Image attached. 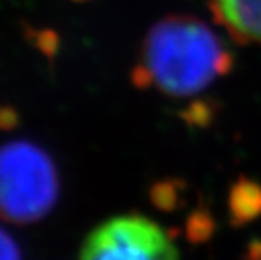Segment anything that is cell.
Returning a JSON list of instances; mask_svg holds the SVG:
<instances>
[{
    "instance_id": "5",
    "label": "cell",
    "mask_w": 261,
    "mask_h": 260,
    "mask_svg": "<svg viewBox=\"0 0 261 260\" xmlns=\"http://www.w3.org/2000/svg\"><path fill=\"white\" fill-rule=\"evenodd\" d=\"M231 223L243 226L261 217V186L248 178H241L229 193Z\"/></svg>"
},
{
    "instance_id": "2",
    "label": "cell",
    "mask_w": 261,
    "mask_h": 260,
    "mask_svg": "<svg viewBox=\"0 0 261 260\" xmlns=\"http://www.w3.org/2000/svg\"><path fill=\"white\" fill-rule=\"evenodd\" d=\"M59 198V178L53 157L29 140L0 147V218L15 225L42 220Z\"/></svg>"
},
{
    "instance_id": "3",
    "label": "cell",
    "mask_w": 261,
    "mask_h": 260,
    "mask_svg": "<svg viewBox=\"0 0 261 260\" xmlns=\"http://www.w3.org/2000/svg\"><path fill=\"white\" fill-rule=\"evenodd\" d=\"M80 260H179L174 240L155 221L125 215L94 228Z\"/></svg>"
},
{
    "instance_id": "8",
    "label": "cell",
    "mask_w": 261,
    "mask_h": 260,
    "mask_svg": "<svg viewBox=\"0 0 261 260\" xmlns=\"http://www.w3.org/2000/svg\"><path fill=\"white\" fill-rule=\"evenodd\" d=\"M0 260H20V248L14 237L0 228Z\"/></svg>"
},
{
    "instance_id": "6",
    "label": "cell",
    "mask_w": 261,
    "mask_h": 260,
    "mask_svg": "<svg viewBox=\"0 0 261 260\" xmlns=\"http://www.w3.org/2000/svg\"><path fill=\"white\" fill-rule=\"evenodd\" d=\"M150 198L157 208L170 211L177 208V203H179V187H175L172 181H160L152 187Z\"/></svg>"
},
{
    "instance_id": "9",
    "label": "cell",
    "mask_w": 261,
    "mask_h": 260,
    "mask_svg": "<svg viewBox=\"0 0 261 260\" xmlns=\"http://www.w3.org/2000/svg\"><path fill=\"white\" fill-rule=\"evenodd\" d=\"M184 117L187 122H191V124L205 125L211 119H213V112H211V108L205 103H199V105H194L192 108H189V112L184 115Z\"/></svg>"
},
{
    "instance_id": "7",
    "label": "cell",
    "mask_w": 261,
    "mask_h": 260,
    "mask_svg": "<svg viewBox=\"0 0 261 260\" xmlns=\"http://www.w3.org/2000/svg\"><path fill=\"white\" fill-rule=\"evenodd\" d=\"M213 231H214V221L211 218V215L205 211L194 213L187 221V237L194 243L205 242L207 239H211Z\"/></svg>"
},
{
    "instance_id": "10",
    "label": "cell",
    "mask_w": 261,
    "mask_h": 260,
    "mask_svg": "<svg viewBox=\"0 0 261 260\" xmlns=\"http://www.w3.org/2000/svg\"><path fill=\"white\" fill-rule=\"evenodd\" d=\"M19 124V115L12 107H0V130H14Z\"/></svg>"
},
{
    "instance_id": "4",
    "label": "cell",
    "mask_w": 261,
    "mask_h": 260,
    "mask_svg": "<svg viewBox=\"0 0 261 260\" xmlns=\"http://www.w3.org/2000/svg\"><path fill=\"white\" fill-rule=\"evenodd\" d=\"M214 9L238 37L261 42V0H214Z\"/></svg>"
},
{
    "instance_id": "1",
    "label": "cell",
    "mask_w": 261,
    "mask_h": 260,
    "mask_svg": "<svg viewBox=\"0 0 261 260\" xmlns=\"http://www.w3.org/2000/svg\"><path fill=\"white\" fill-rule=\"evenodd\" d=\"M231 68L232 56L207 26L191 17H169L150 29L133 83L155 85L172 97H191Z\"/></svg>"
}]
</instances>
